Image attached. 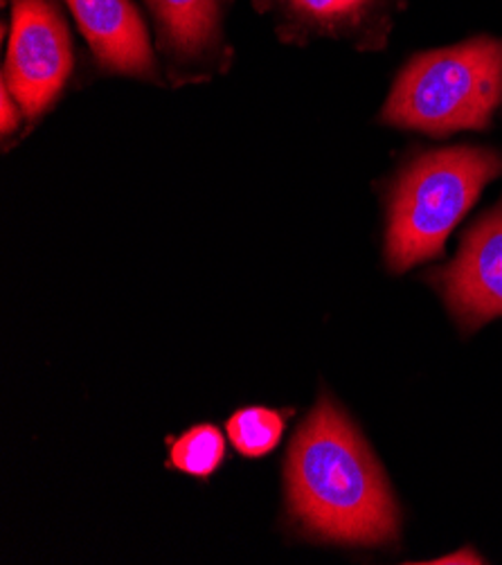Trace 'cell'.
Here are the masks:
<instances>
[{
	"mask_svg": "<svg viewBox=\"0 0 502 565\" xmlns=\"http://www.w3.org/2000/svg\"><path fill=\"white\" fill-rule=\"evenodd\" d=\"M289 498L313 534L348 545L399 536V510L372 450L348 415L322 399L291 446Z\"/></svg>",
	"mask_w": 502,
	"mask_h": 565,
	"instance_id": "cell-1",
	"label": "cell"
},
{
	"mask_svg": "<svg viewBox=\"0 0 502 565\" xmlns=\"http://www.w3.org/2000/svg\"><path fill=\"white\" fill-rule=\"evenodd\" d=\"M502 174V156L484 147L437 149L413 160L389 194L385 257L395 273L441 255L446 239Z\"/></svg>",
	"mask_w": 502,
	"mask_h": 565,
	"instance_id": "cell-2",
	"label": "cell"
},
{
	"mask_svg": "<svg viewBox=\"0 0 502 565\" xmlns=\"http://www.w3.org/2000/svg\"><path fill=\"white\" fill-rule=\"evenodd\" d=\"M502 102V39L417 54L397 77L381 120L428 136L487 129Z\"/></svg>",
	"mask_w": 502,
	"mask_h": 565,
	"instance_id": "cell-3",
	"label": "cell"
},
{
	"mask_svg": "<svg viewBox=\"0 0 502 565\" xmlns=\"http://www.w3.org/2000/svg\"><path fill=\"white\" fill-rule=\"evenodd\" d=\"M73 71L68 28L50 0H14L3 84L30 120L57 99Z\"/></svg>",
	"mask_w": 502,
	"mask_h": 565,
	"instance_id": "cell-4",
	"label": "cell"
},
{
	"mask_svg": "<svg viewBox=\"0 0 502 565\" xmlns=\"http://www.w3.org/2000/svg\"><path fill=\"white\" fill-rule=\"evenodd\" d=\"M435 279L462 327L476 329L502 316V201L473 225L458 257Z\"/></svg>",
	"mask_w": 502,
	"mask_h": 565,
	"instance_id": "cell-5",
	"label": "cell"
},
{
	"mask_svg": "<svg viewBox=\"0 0 502 565\" xmlns=\"http://www.w3.org/2000/svg\"><path fill=\"white\" fill-rule=\"evenodd\" d=\"M156 30L158 47L174 79L210 73L228 60L223 43V12L228 0H142Z\"/></svg>",
	"mask_w": 502,
	"mask_h": 565,
	"instance_id": "cell-6",
	"label": "cell"
},
{
	"mask_svg": "<svg viewBox=\"0 0 502 565\" xmlns=\"http://www.w3.org/2000/svg\"><path fill=\"white\" fill-rule=\"evenodd\" d=\"M104 71L156 82L145 21L131 0H66Z\"/></svg>",
	"mask_w": 502,
	"mask_h": 565,
	"instance_id": "cell-7",
	"label": "cell"
},
{
	"mask_svg": "<svg viewBox=\"0 0 502 565\" xmlns=\"http://www.w3.org/2000/svg\"><path fill=\"white\" fill-rule=\"evenodd\" d=\"M259 12L277 21L282 41L372 36L367 23L378 0H255Z\"/></svg>",
	"mask_w": 502,
	"mask_h": 565,
	"instance_id": "cell-8",
	"label": "cell"
},
{
	"mask_svg": "<svg viewBox=\"0 0 502 565\" xmlns=\"http://www.w3.org/2000/svg\"><path fill=\"white\" fill-rule=\"evenodd\" d=\"M287 419L270 408H244L228 419V437L244 458H264L280 444Z\"/></svg>",
	"mask_w": 502,
	"mask_h": 565,
	"instance_id": "cell-9",
	"label": "cell"
},
{
	"mask_svg": "<svg viewBox=\"0 0 502 565\" xmlns=\"http://www.w3.org/2000/svg\"><path fill=\"white\" fill-rule=\"evenodd\" d=\"M226 458V439L218 428L210 424H201L183 433L172 444L170 462L179 471L194 478H210Z\"/></svg>",
	"mask_w": 502,
	"mask_h": 565,
	"instance_id": "cell-10",
	"label": "cell"
},
{
	"mask_svg": "<svg viewBox=\"0 0 502 565\" xmlns=\"http://www.w3.org/2000/svg\"><path fill=\"white\" fill-rule=\"evenodd\" d=\"M0 99H3V122H0V127H3V134H12L19 129V122H21V110L17 104H14V95L10 93V88L3 84V95H0Z\"/></svg>",
	"mask_w": 502,
	"mask_h": 565,
	"instance_id": "cell-11",
	"label": "cell"
},
{
	"mask_svg": "<svg viewBox=\"0 0 502 565\" xmlns=\"http://www.w3.org/2000/svg\"><path fill=\"white\" fill-rule=\"evenodd\" d=\"M435 563H482V558L473 552H460V554H453V556H446V558H439Z\"/></svg>",
	"mask_w": 502,
	"mask_h": 565,
	"instance_id": "cell-12",
	"label": "cell"
}]
</instances>
